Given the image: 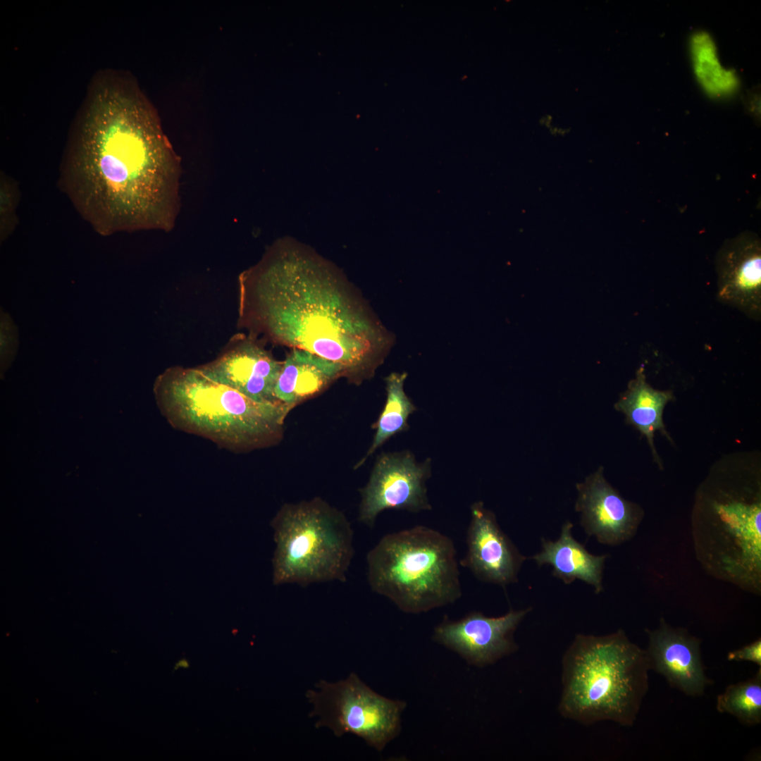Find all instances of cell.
I'll return each mask as SVG.
<instances>
[{"mask_svg": "<svg viewBox=\"0 0 761 761\" xmlns=\"http://www.w3.org/2000/svg\"><path fill=\"white\" fill-rule=\"evenodd\" d=\"M271 526L275 585L346 581L354 555L353 530L340 512L318 498L286 504Z\"/></svg>", "mask_w": 761, "mask_h": 761, "instance_id": "obj_6", "label": "cell"}, {"mask_svg": "<svg viewBox=\"0 0 761 761\" xmlns=\"http://www.w3.org/2000/svg\"><path fill=\"white\" fill-rule=\"evenodd\" d=\"M240 283L242 316L258 332L346 371L372 375L394 342L335 271L298 249L273 251Z\"/></svg>", "mask_w": 761, "mask_h": 761, "instance_id": "obj_2", "label": "cell"}, {"mask_svg": "<svg viewBox=\"0 0 761 761\" xmlns=\"http://www.w3.org/2000/svg\"><path fill=\"white\" fill-rule=\"evenodd\" d=\"M371 589L412 614L454 602L462 594L454 545L424 526L384 536L366 556Z\"/></svg>", "mask_w": 761, "mask_h": 761, "instance_id": "obj_5", "label": "cell"}, {"mask_svg": "<svg viewBox=\"0 0 761 761\" xmlns=\"http://www.w3.org/2000/svg\"><path fill=\"white\" fill-rule=\"evenodd\" d=\"M431 474L428 458L417 462L408 450L382 454L361 490L359 520L373 528L378 514L385 509L412 513L431 509L426 485Z\"/></svg>", "mask_w": 761, "mask_h": 761, "instance_id": "obj_8", "label": "cell"}, {"mask_svg": "<svg viewBox=\"0 0 761 761\" xmlns=\"http://www.w3.org/2000/svg\"><path fill=\"white\" fill-rule=\"evenodd\" d=\"M573 524L567 521L556 541L542 540V550L533 557L538 565L548 564L553 575L568 584L580 579L593 586L595 593L602 589V572L607 555H593L576 541L571 533Z\"/></svg>", "mask_w": 761, "mask_h": 761, "instance_id": "obj_16", "label": "cell"}, {"mask_svg": "<svg viewBox=\"0 0 761 761\" xmlns=\"http://www.w3.org/2000/svg\"><path fill=\"white\" fill-rule=\"evenodd\" d=\"M576 510L581 514V525L598 542L618 545L637 532L643 512L639 505L623 498L605 480L602 469L576 485Z\"/></svg>", "mask_w": 761, "mask_h": 761, "instance_id": "obj_11", "label": "cell"}, {"mask_svg": "<svg viewBox=\"0 0 761 761\" xmlns=\"http://www.w3.org/2000/svg\"><path fill=\"white\" fill-rule=\"evenodd\" d=\"M180 175L151 113L114 70L98 71L70 129L58 182L80 216L104 236L171 230Z\"/></svg>", "mask_w": 761, "mask_h": 761, "instance_id": "obj_1", "label": "cell"}, {"mask_svg": "<svg viewBox=\"0 0 761 761\" xmlns=\"http://www.w3.org/2000/svg\"><path fill=\"white\" fill-rule=\"evenodd\" d=\"M315 688L306 698L313 706L309 717L317 718L316 728L326 727L338 737L354 734L378 751L399 735L407 703L377 693L356 673L337 682L321 680Z\"/></svg>", "mask_w": 761, "mask_h": 761, "instance_id": "obj_7", "label": "cell"}, {"mask_svg": "<svg viewBox=\"0 0 761 761\" xmlns=\"http://www.w3.org/2000/svg\"><path fill=\"white\" fill-rule=\"evenodd\" d=\"M729 661H749L761 666V639L759 638L754 642L748 644L743 648L729 652L727 655Z\"/></svg>", "mask_w": 761, "mask_h": 761, "instance_id": "obj_23", "label": "cell"}, {"mask_svg": "<svg viewBox=\"0 0 761 761\" xmlns=\"http://www.w3.org/2000/svg\"><path fill=\"white\" fill-rule=\"evenodd\" d=\"M283 362L252 338H241L213 361L197 367L211 379L259 402L281 403L274 395Z\"/></svg>", "mask_w": 761, "mask_h": 761, "instance_id": "obj_12", "label": "cell"}, {"mask_svg": "<svg viewBox=\"0 0 761 761\" xmlns=\"http://www.w3.org/2000/svg\"><path fill=\"white\" fill-rule=\"evenodd\" d=\"M760 242L741 235L725 242L717 257V298L760 320L761 314Z\"/></svg>", "mask_w": 761, "mask_h": 761, "instance_id": "obj_14", "label": "cell"}, {"mask_svg": "<svg viewBox=\"0 0 761 761\" xmlns=\"http://www.w3.org/2000/svg\"><path fill=\"white\" fill-rule=\"evenodd\" d=\"M18 345V329L8 314L1 309V372L9 367Z\"/></svg>", "mask_w": 761, "mask_h": 761, "instance_id": "obj_22", "label": "cell"}, {"mask_svg": "<svg viewBox=\"0 0 761 761\" xmlns=\"http://www.w3.org/2000/svg\"><path fill=\"white\" fill-rule=\"evenodd\" d=\"M559 714L582 724L632 726L648 690L646 654L625 632L577 634L562 657Z\"/></svg>", "mask_w": 761, "mask_h": 761, "instance_id": "obj_3", "label": "cell"}, {"mask_svg": "<svg viewBox=\"0 0 761 761\" xmlns=\"http://www.w3.org/2000/svg\"><path fill=\"white\" fill-rule=\"evenodd\" d=\"M717 710L734 716L741 723L753 726L761 722V669L750 679L729 685L718 695Z\"/></svg>", "mask_w": 761, "mask_h": 761, "instance_id": "obj_20", "label": "cell"}, {"mask_svg": "<svg viewBox=\"0 0 761 761\" xmlns=\"http://www.w3.org/2000/svg\"><path fill=\"white\" fill-rule=\"evenodd\" d=\"M157 404L169 423L233 450L265 445L276 439L290 409L259 402L216 382L198 368L172 367L156 379Z\"/></svg>", "mask_w": 761, "mask_h": 761, "instance_id": "obj_4", "label": "cell"}, {"mask_svg": "<svg viewBox=\"0 0 761 761\" xmlns=\"http://www.w3.org/2000/svg\"><path fill=\"white\" fill-rule=\"evenodd\" d=\"M189 662L186 659H182L175 663L173 671L178 669L180 667L187 669L189 668Z\"/></svg>", "mask_w": 761, "mask_h": 761, "instance_id": "obj_24", "label": "cell"}, {"mask_svg": "<svg viewBox=\"0 0 761 761\" xmlns=\"http://www.w3.org/2000/svg\"><path fill=\"white\" fill-rule=\"evenodd\" d=\"M690 50L693 70L703 89L713 98H724L736 92L739 79L735 72L720 62L716 44L709 33L695 32Z\"/></svg>", "mask_w": 761, "mask_h": 761, "instance_id": "obj_18", "label": "cell"}, {"mask_svg": "<svg viewBox=\"0 0 761 761\" xmlns=\"http://www.w3.org/2000/svg\"><path fill=\"white\" fill-rule=\"evenodd\" d=\"M530 610L511 609L497 617L474 611L457 621L445 618L435 628L433 639L469 663L483 667L517 650L513 635Z\"/></svg>", "mask_w": 761, "mask_h": 761, "instance_id": "obj_9", "label": "cell"}, {"mask_svg": "<svg viewBox=\"0 0 761 761\" xmlns=\"http://www.w3.org/2000/svg\"><path fill=\"white\" fill-rule=\"evenodd\" d=\"M672 399L670 391L652 388L646 382L643 368L640 367L636 378L629 382L628 389L615 404V408L625 414L627 422L647 438L657 460L653 436L656 431L667 435L662 414L664 407Z\"/></svg>", "mask_w": 761, "mask_h": 761, "instance_id": "obj_17", "label": "cell"}, {"mask_svg": "<svg viewBox=\"0 0 761 761\" xmlns=\"http://www.w3.org/2000/svg\"><path fill=\"white\" fill-rule=\"evenodd\" d=\"M466 552L459 563L478 580L505 586L517 581L525 560L497 524L495 514L481 501L470 507Z\"/></svg>", "mask_w": 761, "mask_h": 761, "instance_id": "obj_10", "label": "cell"}, {"mask_svg": "<svg viewBox=\"0 0 761 761\" xmlns=\"http://www.w3.org/2000/svg\"><path fill=\"white\" fill-rule=\"evenodd\" d=\"M407 377L406 372H393L385 378L386 402L378 421L373 426L376 432L372 444L358 466L361 465L371 454L391 437L409 430L408 418L417 410V408L404 390V383Z\"/></svg>", "mask_w": 761, "mask_h": 761, "instance_id": "obj_19", "label": "cell"}, {"mask_svg": "<svg viewBox=\"0 0 761 761\" xmlns=\"http://www.w3.org/2000/svg\"><path fill=\"white\" fill-rule=\"evenodd\" d=\"M346 371L340 364L307 351L293 349L283 362L274 395L290 409L322 390Z\"/></svg>", "mask_w": 761, "mask_h": 761, "instance_id": "obj_15", "label": "cell"}, {"mask_svg": "<svg viewBox=\"0 0 761 761\" xmlns=\"http://www.w3.org/2000/svg\"><path fill=\"white\" fill-rule=\"evenodd\" d=\"M20 191L15 180L5 173L0 177V240L5 241L18 225Z\"/></svg>", "mask_w": 761, "mask_h": 761, "instance_id": "obj_21", "label": "cell"}, {"mask_svg": "<svg viewBox=\"0 0 761 761\" xmlns=\"http://www.w3.org/2000/svg\"><path fill=\"white\" fill-rule=\"evenodd\" d=\"M648 636L646 651L650 668L662 674L669 684L690 696L701 695L712 683L701 659L700 640L684 628L673 627L660 618Z\"/></svg>", "mask_w": 761, "mask_h": 761, "instance_id": "obj_13", "label": "cell"}]
</instances>
